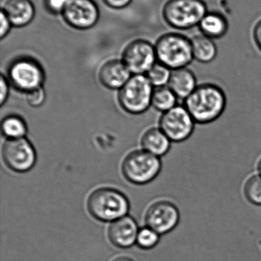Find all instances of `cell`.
<instances>
[{"label":"cell","instance_id":"cell-1","mask_svg":"<svg viewBox=\"0 0 261 261\" xmlns=\"http://www.w3.org/2000/svg\"><path fill=\"white\" fill-rule=\"evenodd\" d=\"M184 101L185 108L199 125L216 122L222 116L227 107L225 91L212 83L199 84L194 92Z\"/></svg>","mask_w":261,"mask_h":261},{"label":"cell","instance_id":"cell-2","mask_svg":"<svg viewBox=\"0 0 261 261\" xmlns=\"http://www.w3.org/2000/svg\"><path fill=\"white\" fill-rule=\"evenodd\" d=\"M155 49L159 63L172 70L187 67L194 60L191 40L182 34L162 35L156 41Z\"/></svg>","mask_w":261,"mask_h":261},{"label":"cell","instance_id":"cell-3","mask_svg":"<svg viewBox=\"0 0 261 261\" xmlns=\"http://www.w3.org/2000/svg\"><path fill=\"white\" fill-rule=\"evenodd\" d=\"M129 207L127 197L121 192L111 188L95 190L87 200L89 213L101 222H114L124 217Z\"/></svg>","mask_w":261,"mask_h":261},{"label":"cell","instance_id":"cell-4","mask_svg":"<svg viewBox=\"0 0 261 261\" xmlns=\"http://www.w3.org/2000/svg\"><path fill=\"white\" fill-rule=\"evenodd\" d=\"M208 7L204 0H168L162 9L165 22L179 30L199 26Z\"/></svg>","mask_w":261,"mask_h":261},{"label":"cell","instance_id":"cell-5","mask_svg":"<svg viewBox=\"0 0 261 261\" xmlns=\"http://www.w3.org/2000/svg\"><path fill=\"white\" fill-rule=\"evenodd\" d=\"M162 167L158 156L146 151L135 150L129 153L122 164L123 174L135 184L151 182L159 175Z\"/></svg>","mask_w":261,"mask_h":261},{"label":"cell","instance_id":"cell-6","mask_svg":"<svg viewBox=\"0 0 261 261\" xmlns=\"http://www.w3.org/2000/svg\"><path fill=\"white\" fill-rule=\"evenodd\" d=\"M153 85L147 76L134 75L119 92L121 107L131 114H140L150 107L153 96Z\"/></svg>","mask_w":261,"mask_h":261},{"label":"cell","instance_id":"cell-7","mask_svg":"<svg viewBox=\"0 0 261 261\" xmlns=\"http://www.w3.org/2000/svg\"><path fill=\"white\" fill-rule=\"evenodd\" d=\"M196 122L185 106H176L163 113L160 121V129L172 142H183L193 135Z\"/></svg>","mask_w":261,"mask_h":261},{"label":"cell","instance_id":"cell-8","mask_svg":"<svg viewBox=\"0 0 261 261\" xmlns=\"http://www.w3.org/2000/svg\"><path fill=\"white\" fill-rule=\"evenodd\" d=\"M8 73L12 85L26 93L41 87L44 81V71L41 65L32 58L15 60L9 66Z\"/></svg>","mask_w":261,"mask_h":261},{"label":"cell","instance_id":"cell-9","mask_svg":"<svg viewBox=\"0 0 261 261\" xmlns=\"http://www.w3.org/2000/svg\"><path fill=\"white\" fill-rule=\"evenodd\" d=\"M3 158L9 168L15 172L29 171L36 161V153L26 138L9 139L3 147Z\"/></svg>","mask_w":261,"mask_h":261},{"label":"cell","instance_id":"cell-10","mask_svg":"<svg viewBox=\"0 0 261 261\" xmlns=\"http://www.w3.org/2000/svg\"><path fill=\"white\" fill-rule=\"evenodd\" d=\"M156 58L155 46L145 40L132 41L123 52V62L135 75L148 72L156 64Z\"/></svg>","mask_w":261,"mask_h":261},{"label":"cell","instance_id":"cell-11","mask_svg":"<svg viewBox=\"0 0 261 261\" xmlns=\"http://www.w3.org/2000/svg\"><path fill=\"white\" fill-rule=\"evenodd\" d=\"M61 15L70 27L86 30L98 23L100 13L93 0H69Z\"/></svg>","mask_w":261,"mask_h":261},{"label":"cell","instance_id":"cell-12","mask_svg":"<svg viewBox=\"0 0 261 261\" xmlns=\"http://www.w3.org/2000/svg\"><path fill=\"white\" fill-rule=\"evenodd\" d=\"M179 210L169 201L153 204L146 214L147 226L159 234H165L174 229L179 224Z\"/></svg>","mask_w":261,"mask_h":261},{"label":"cell","instance_id":"cell-13","mask_svg":"<svg viewBox=\"0 0 261 261\" xmlns=\"http://www.w3.org/2000/svg\"><path fill=\"white\" fill-rule=\"evenodd\" d=\"M136 222L130 216H124L112 222L108 228V238L115 246L127 248L133 245L137 239Z\"/></svg>","mask_w":261,"mask_h":261},{"label":"cell","instance_id":"cell-14","mask_svg":"<svg viewBox=\"0 0 261 261\" xmlns=\"http://www.w3.org/2000/svg\"><path fill=\"white\" fill-rule=\"evenodd\" d=\"M99 79L101 84L108 89H121L130 79V71L123 61L111 60L101 67Z\"/></svg>","mask_w":261,"mask_h":261},{"label":"cell","instance_id":"cell-15","mask_svg":"<svg viewBox=\"0 0 261 261\" xmlns=\"http://www.w3.org/2000/svg\"><path fill=\"white\" fill-rule=\"evenodd\" d=\"M2 10L12 26L17 28L30 24L35 14V6L31 0H6Z\"/></svg>","mask_w":261,"mask_h":261},{"label":"cell","instance_id":"cell-16","mask_svg":"<svg viewBox=\"0 0 261 261\" xmlns=\"http://www.w3.org/2000/svg\"><path fill=\"white\" fill-rule=\"evenodd\" d=\"M198 86L196 75L188 67L172 70L168 87L179 99L185 100Z\"/></svg>","mask_w":261,"mask_h":261},{"label":"cell","instance_id":"cell-17","mask_svg":"<svg viewBox=\"0 0 261 261\" xmlns=\"http://www.w3.org/2000/svg\"><path fill=\"white\" fill-rule=\"evenodd\" d=\"M201 33L211 39H218L226 35L228 21L223 14L218 12H208L199 24Z\"/></svg>","mask_w":261,"mask_h":261},{"label":"cell","instance_id":"cell-18","mask_svg":"<svg viewBox=\"0 0 261 261\" xmlns=\"http://www.w3.org/2000/svg\"><path fill=\"white\" fill-rule=\"evenodd\" d=\"M171 142L170 138L160 128H152L147 130L141 140L144 150L158 158L168 153L171 147Z\"/></svg>","mask_w":261,"mask_h":261},{"label":"cell","instance_id":"cell-19","mask_svg":"<svg viewBox=\"0 0 261 261\" xmlns=\"http://www.w3.org/2000/svg\"><path fill=\"white\" fill-rule=\"evenodd\" d=\"M191 40L193 58L202 64L212 62L218 55V47L214 40L205 35H195Z\"/></svg>","mask_w":261,"mask_h":261},{"label":"cell","instance_id":"cell-20","mask_svg":"<svg viewBox=\"0 0 261 261\" xmlns=\"http://www.w3.org/2000/svg\"><path fill=\"white\" fill-rule=\"evenodd\" d=\"M177 99L170 87H156L153 90L151 104L156 110L165 113L177 106Z\"/></svg>","mask_w":261,"mask_h":261},{"label":"cell","instance_id":"cell-21","mask_svg":"<svg viewBox=\"0 0 261 261\" xmlns=\"http://www.w3.org/2000/svg\"><path fill=\"white\" fill-rule=\"evenodd\" d=\"M2 132L9 139H18L26 136L27 126L19 116H9L2 122Z\"/></svg>","mask_w":261,"mask_h":261},{"label":"cell","instance_id":"cell-22","mask_svg":"<svg viewBox=\"0 0 261 261\" xmlns=\"http://www.w3.org/2000/svg\"><path fill=\"white\" fill-rule=\"evenodd\" d=\"M245 199L254 205L261 206V175L258 173L247 178L243 185Z\"/></svg>","mask_w":261,"mask_h":261},{"label":"cell","instance_id":"cell-23","mask_svg":"<svg viewBox=\"0 0 261 261\" xmlns=\"http://www.w3.org/2000/svg\"><path fill=\"white\" fill-rule=\"evenodd\" d=\"M171 73L172 70L170 68L161 63H156L147 72V78L152 85L156 87H164L169 84Z\"/></svg>","mask_w":261,"mask_h":261},{"label":"cell","instance_id":"cell-24","mask_svg":"<svg viewBox=\"0 0 261 261\" xmlns=\"http://www.w3.org/2000/svg\"><path fill=\"white\" fill-rule=\"evenodd\" d=\"M159 236L158 233L150 228L141 229L138 232L136 244L143 249H150L154 248L159 242Z\"/></svg>","mask_w":261,"mask_h":261},{"label":"cell","instance_id":"cell-25","mask_svg":"<svg viewBox=\"0 0 261 261\" xmlns=\"http://www.w3.org/2000/svg\"><path fill=\"white\" fill-rule=\"evenodd\" d=\"M28 103L32 107H38L42 105L45 99V93L41 87L35 89L27 93L26 96Z\"/></svg>","mask_w":261,"mask_h":261},{"label":"cell","instance_id":"cell-26","mask_svg":"<svg viewBox=\"0 0 261 261\" xmlns=\"http://www.w3.org/2000/svg\"><path fill=\"white\" fill-rule=\"evenodd\" d=\"M69 0H44V6L47 10L54 15L62 14Z\"/></svg>","mask_w":261,"mask_h":261},{"label":"cell","instance_id":"cell-27","mask_svg":"<svg viewBox=\"0 0 261 261\" xmlns=\"http://www.w3.org/2000/svg\"><path fill=\"white\" fill-rule=\"evenodd\" d=\"M12 23L9 21V18L6 16L5 12L1 11V31H0V38L3 39L6 35L9 34L11 28H12Z\"/></svg>","mask_w":261,"mask_h":261},{"label":"cell","instance_id":"cell-28","mask_svg":"<svg viewBox=\"0 0 261 261\" xmlns=\"http://www.w3.org/2000/svg\"><path fill=\"white\" fill-rule=\"evenodd\" d=\"M103 2L112 9H122L128 6L132 0H103Z\"/></svg>","mask_w":261,"mask_h":261},{"label":"cell","instance_id":"cell-29","mask_svg":"<svg viewBox=\"0 0 261 261\" xmlns=\"http://www.w3.org/2000/svg\"><path fill=\"white\" fill-rule=\"evenodd\" d=\"M253 37L257 48L261 51V19L259 20L254 26Z\"/></svg>","mask_w":261,"mask_h":261},{"label":"cell","instance_id":"cell-30","mask_svg":"<svg viewBox=\"0 0 261 261\" xmlns=\"http://www.w3.org/2000/svg\"><path fill=\"white\" fill-rule=\"evenodd\" d=\"M0 83H1V98H0V103H1V106H3V103L6 102V99H7L8 91H9V90H8L7 81H6V78L4 77L3 75L1 76Z\"/></svg>","mask_w":261,"mask_h":261},{"label":"cell","instance_id":"cell-31","mask_svg":"<svg viewBox=\"0 0 261 261\" xmlns=\"http://www.w3.org/2000/svg\"><path fill=\"white\" fill-rule=\"evenodd\" d=\"M113 261H133L131 259L128 258V257H118V258L115 259Z\"/></svg>","mask_w":261,"mask_h":261},{"label":"cell","instance_id":"cell-32","mask_svg":"<svg viewBox=\"0 0 261 261\" xmlns=\"http://www.w3.org/2000/svg\"><path fill=\"white\" fill-rule=\"evenodd\" d=\"M257 173H258L259 174L261 175V156L260 158V159L258 160V162H257Z\"/></svg>","mask_w":261,"mask_h":261}]
</instances>
